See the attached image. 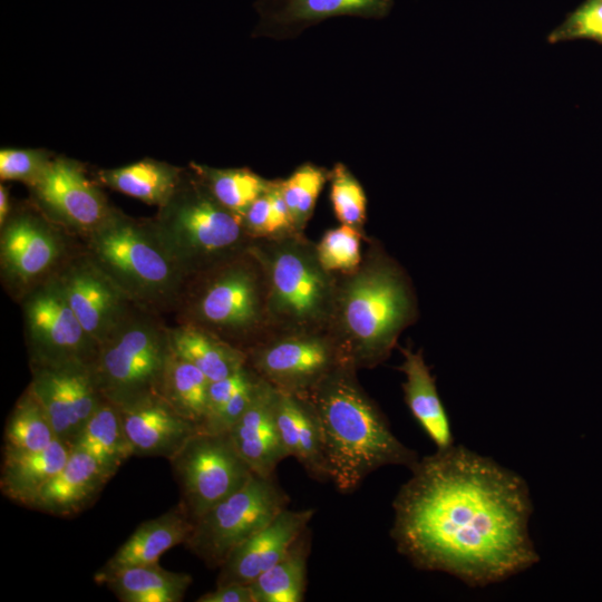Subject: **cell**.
Instances as JSON below:
<instances>
[{
    "instance_id": "obj_23",
    "label": "cell",
    "mask_w": 602,
    "mask_h": 602,
    "mask_svg": "<svg viewBox=\"0 0 602 602\" xmlns=\"http://www.w3.org/2000/svg\"><path fill=\"white\" fill-rule=\"evenodd\" d=\"M404 356L398 369L405 375L402 382L405 402L437 450L454 445L447 411L438 395L435 377L425 362L421 351L400 348Z\"/></svg>"
},
{
    "instance_id": "obj_40",
    "label": "cell",
    "mask_w": 602,
    "mask_h": 602,
    "mask_svg": "<svg viewBox=\"0 0 602 602\" xmlns=\"http://www.w3.org/2000/svg\"><path fill=\"white\" fill-rule=\"evenodd\" d=\"M196 602H254L250 584H220L196 599Z\"/></svg>"
},
{
    "instance_id": "obj_10",
    "label": "cell",
    "mask_w": 602,
    "mask_h": 602,
    "mask_svg": "<svg viewBox=\"0 0 602 602\" xmlns=\"http://www.w3.org/2000/svg\"><path fill=\"white\" fill-rule=\"evenodd\" d=\"M19 302L30 367H91L98 344L75 315L55 275Z\"/></svg>"
},
{
    "instance_id": "obj_30",
    "label": "cell",
    "mask_w": 602,
    "mask_h": 602,
    "mask_svg": "<svg viewBox=\"0 0 602 602\" xmlns=\"http://www.w3.org/2000/svg\"><path fill=\"white\" fill-rule=\"evenodd\" d=\"M210 383L208 378L198 368L172 350L159 395L181 416L201 428L206 412Z\"/></svg>"
},
{
    "instance_id": "obj_17",
    "label": "cell",
    "mask_w": 602,
    "mask_h": 602,
    "mask_svg": "<svg viewBox=\"0 0 602 602\" xmlns=\"http://www.w3.org/2000/svg\"><path fill=\"white\" fill-rule=\"evenodd\" d=\"M314 509L281 511L269 524L234 547L219 567L216 585L250 584L274 565L309 527Z\"/></svg>"
},
{
    "instance_id": "obj_3",
    "label": "cell",
    "mask_w": 602,
    "mask_h": 602,
    "mask_svg": "<svg viewBox=\"0 0 602 602\" xmlns=\"http://www.w3.org/2000/svg\"><path fill=\"white\" fill-rule=\"evenodd\" d=\"M342 363L309 394L318 415L331 482L341 493L355 492L371 473L387 465L412 468L418 454L391 431L377 402Z\"/></svg>"
},
{
    "instance_id": "obj_16",
    "label": "cell",
    "mask_w": 602,
    "mask_h": 602,
    "mask_svg": "<svg viewBox=\"0 0 602 602\" xmlns=\"http://www.w3.org/2000/svg\"><path fill=\"white\" fill-rule=\"evenodd\" d=\"M394 0H256L260 20L254 37L289 39L304 29L334 17L381 19Z\"/></svg>"
},
{
    "instance_id": "obj_25",
    "label": "cell",
    "mask_w": 602,
    "mask_h": 602,
    "mask_svg": "<svg viewBox=\"0 0 602 602\" xmlns=\"http://www.w3.org/2000/svg\"><path fill=\"white\" fill-rule=\"evenodd\" d=\"M95 581L105 584L122 602H178L193 580L187 573L172 572L153 563L97 572Z\"/></svg>"
},
{
    "instance_id": "obj_26",
    "label": "cell",
    "mask_w": 602,
    "mask_h": 602,
    "mask_svg": "<svg viewBox=\"0 0 602 602\" xmlns=\"http://www.w3.org/2000/svg\"><path fill=\"white\" fill-rule=\"evenodd\" d=\"M173 352L198 368L208 380L223 379L246 363V352L216 334L191 324L168 327Z\"/></svg>"
},
{
    "instance_id": "obj_4",
    "label": "cell",
    "mask_w": 602,
    "mask_h": 602,
    "mask_svg": "<svg viewBox=\"0 0 602 602\" xmlns=\"http://www.w3.org/2000/svg\"><path fill=\"white\" fill-rule=\"evenodd\" d=\"M80 240L85 253L136 307L156 314L176 309L188 279L151 220L115 210Z\"/></svg>"
},
{
    "instance_id": "obj_24",
    "label": "cell",
    "mask_w": 602,
    "mask_h": 602,
    "mask_svg": "<svg viewBox=\"0 0 602 602\" xmlns=\"http://www.w3.org/2000/svg\"><path fill=\"white\" fill-rule=\"evenodd\" d=\"M70 450L71 446L59 438L40 450L3 448L1 493L29 507L40 489L64 467Z\"/></svg>"
},
{
    "instance_id": "obj_11",
    "label": "cell",
    "mask_w": 602,
    "mask_h": 602,
    "mask_svg": "<svg viewBox=\"0 0 602 602\" xmlns=\"http://www.w3.org/2000/svg\"><path fill=\"white\" fill-rule=\"evenodd\" d=\"M246 352L247 366L276 390L308 394L347 363L329 331L271 332Z\"/></svg>"
},
{
    "instance_id": "obj_12",
    "label": "cell",
    "mask_w": 602,
    "mask_h": 602,
    "mask_svg": "<svg viewBox=\"0 0 602 602\" xmlns=\"http://www.w3.org/2000/svg\"><path fill=\"white\" fill-rule=\"evenodd\" d=\"M179 503L194 523L253 474L227 434L198 431L169 459Z\"/></svg>"
},
{
    "instance_id": "obj_21",
    "label": "cell",
    "mask_w": 602,
    "mask_h": 602,
    "mask_svg": "<svg viewBox=\"0 0 602 602\" xmlns=\"http://www.w3.org/2000/svg\"><path fill=\"white\" fill-rule=\"evenodd\" d=\"M276 421L289 457H294L314 480L331 482L320 421L310 399L279 391Z\"/></svg>"
},
{
    "instance_id": "obj_20",
    "label": "cell",
    "mask_w": 602,
    "mask_h": 602,
    "mask_svg": "<svg viewBox=\"0 0 602 602\" xmlns=\"http://www.w3.org/2000/svg\"><path fill=\"white\" fill-rule=\"evenodd\" d=\"M114 475L89 453L71 447L64 467L40 489L29 508L68 517L91 505Z\"/></svg>"
},
{
    "instance_id": "obj_9",
    "label": "cell",
    "mask_w": 602,
    "mask_h": 602,
    "mask_svg": "<svg viewBox=\"0 0 602 602\" xmlns=\"http://www.w3.org/2000/svg\"><path fill=\"white\" fill-rule=\"evenodd\" d=\"M290 497L275 475L253 473L237 491L193 523L185 546L210 569H219L231 551L289 507Z\"/></svg>"
},
{
    "instance_id": "obj_22",
    "label": "cell",
    "mask_w": 602,
    "mask_h": 602,
    "mask_svg": "<svg viewBox=\"0 0 602 602\" xmlns=\"http://www.w3.org/2000/svg\"><path fill=\"white\" fill-rule=\"evenodd\" d=\"M192 530L193 522L178 502L166 513L139 524L98 572L157 563L169 548L185 544Z\"/></svg>"
},
{
    "instance_id": "obj_36",
    "label": "cell",
    "mask_w": 602,
    "mask_h": 602,
    "mask_svg": "<svg viewBox=\"0 0 602 602\" xmlns=\"http://www.w3.org/2000/svg\"><path fill=\"white\" fill-rule=\"evenodd\" d=\"M328 182L330 202L337 220L362 231L367 217V196L360 182L342 163H336L329 169Z\"/></svg>"
},
{
    "instance_id": "obj_6",
    "label": "cell",
    "mask_w": 602,
    "mask_h": 602,
    "mask_svg": "<svg viewBox=\"0 0 602 602\" xmlns=\"http://www.w3.org/2000/svg\"><path fill=\"white\" fill-rule=\"evenodd\" d=\"M268 283L272 332L328 331L338 274L320 262L315 244L303 232L253 240Z\"/></svg>"
},
{
    "instance_id": "obj_2",
    "label": "cell",
    "mask_w": 602,
    "mask_h": 602,
    "mask_svg": "<svg viewBox=\"0 0 602 602\" xmlns=\"http://www.w3.org/2000/svg\"><path fill=\"white\" fill-rule=\"evenodd\" d=\"M417 318L408 274L379 243H370L356 270L338 274L328 331L357 370L386 361Z\"/></svg>"
},
{
    "instance_id": "obj_14",
    "label": "cell",
    "mask_w": 602,
    "mask_h": 602,
    "mask_svg": "<svg viewBox=\"0 0 602 602\" xmlns=\"http://www.w3.org/2000/svg\"><path fill=\"white\" fill-rule=\"evenodd\" d=\"M40 212L68 234L85 236L115 211L82 167L67 158L49 162L30 186Z\"/></svg>"
},
{
    "instance_id": "obj_34",
    "label": "cell",
    "mask_w": 602,
    "mask_h": 602,
    "mask_svg": "<svg viewBox=\"0 0 602 602\" xmlns=\"http://www.w3.org/2000/svg\"><path fill=\"white\" fill-rule=\"evenodd\" d=\"M328 179L329 169L310 162L299 165L287 178L279 179L295 231L303 232L305 229Z\"/></svg>"
},
{
    "instance_id": "obj_15",
    "label": "cell",
    "mask_w": 602,
    "mask_h": 602,
    "mask_svg": "<svg viewBox=\"0 0 602 602\" xmlns=\"http://www.w3.org/2000/svg\"><path fill=\"white\" fill-rule=\"evenodd\" d=\"M86 332L101 343L136 307L82 249L54 274Z\"/></svg>"
},
{
    "instance_id": "obj_41",
    "label": "cell",
    "mask_w": 602,
    "mask_h": 602,
    "mask_svg": "<svg viewBox=\"0 0 602 602\" xmlns=\"http://www.w3.org/2000/svg\"><path fill=\"white\" fill-rule=\"evenodd\" d=\"M10 201L7 187L0 186V226H2L10 216Z\"/></svg>"
},
{
    "instance_id": "obj_7",
    "label": "cell",
    "mask_w": 602,
    "mask_h": 602,
    "mask_svg": "<svg viewBox=\"0 0 602 602\" xmlns=\"http://www.w3.org/2000/svg\"><path fill=\"white\" fill-rule=\"evenodd\" d=\"M151 222L187 279L246 251L253 241L243 217L222 205L194 171L183 172Z\"/></svg>"
},
{
    "instance_id": "obj_33",
    "label": "cell",
    "mask_w": 602,
    "mask_h": 602,
    "mask_svg": "<svg viewBox=\"0 0 602 602\" xmlns=\"http://www.w3.org/2000/svg\"><path fill=\"white\" fill-rule=\"evenodd\" d=\"M57 439L54 427L29 388L16 401L4 427V449L40 450Z\"/></svg>"
},
{
    "instance_id": "obj_37",
    "label": "cell",
    "mask_w": 602,
    "mask_h": 602,
    "mask_svg": "<svg viewBox=\"0 0 602 602\" xmlns=\"http://www.w3.org/2000/svg\"><path fill=\"white\" fill-rule=\"evenodd\" d=\"M363 231L341 224L326 231L315 244L321 264L332 273H348L356 270L361 261Z\"/></svg>"
},
{
    "instance_id": "obj_18",
    "label": "cell",
    "mask_w": 602,
    "mask_h": 602,
    "mask_svg": "<svg viewBox=\"0 0 602 602\" xmlns=\"http://www.w3.org/2000/svg\"><path fill=\"white\" fill-rule=\"evenodd\" d=\"M117 406V405H116ZM135 456L168 460L200 428L181 416L161 395L153 394L118 406Z\"/></svg>"
},
{
    "instance_id": "obj_19",
    "label": "cell",
    "mask_w": 602,
    "mask_h": 602,
    "mask_svg": "<svg viewBox=\"0 0 602 602\" xmlns=\"http://www.w3.org/2000/svg\"><path fill=\"white\" fill-rule=\"evenodd\" d=\"M278 394L261 378L249 406L227 433L241 458L262 476L274 475L278 465L289 457L276 421Z\"/></svg>"
},
{
    "instance_id": "obj_35",
    "label": "cell",
    "mask_w": 602,
    "mask_h": 602,
    "mask_svg": "<svg viewBox=\"0 0 602 602\" xmlns=\"http://www.w3.org/2000/svg\"><path fill=\"white\" fill-rule=\"evenodd\" d=\"M243 222L252 240L298 232L282 197L279 179H273L271 187L251 204L243 216Z\"/></svg>"
},
{
    "instance_id": "obj_1",
    "label": "cell",
    "mask_w": 602,
    "mask_h": 602,
    "mask_svg": "<svg viewBox=\"0 0 602 602\" xmlns=\"http://www.w3.org/2000/svg\"><path fill=\"white\" fill-rule=\"evenodd\" d=\"M410 470L392 503L390 535L415 567L482 588L538 562L530 491L518 474L455 445Z\"/></svg>"
},
{
    "instance_id": "obj_29",
    "label": "cell",
    "mask_w": 602,
    "mask_h": 602,
    "mask_svg": "<svg viewBox=\"0 0 602 602\" xmlns=\"http://www.w3.org/2000/svg\"><path fill=\"white\" fill-rule=\"evenodd\" d=\"M71 447L89 453L113 475L134 455L119 408L108 400L97 407L75 437Z\"/></svg>"
},
{
    "instance_id": "obj_31",
    "label": "cell",
    "mask_w": 602,
    "mask_h": 602,
    "mask_svg": "<svg viewBox=\"0 0 602 602\" xmlns=\"http://www.w3.org/2000/svg\"><path fill=\"white\" fill-rule=\"evenodd\" d=\"M192 169L222 205L242 217L251 204L273 183L246 167L213 168L192 164Z\"/></svg>"
},
{
    "instance_id": "obj_27",
    "label": "cell",
    "mask_w": 602,
    "mask_h": 602,
    "mask_svg": "<svg viewBox=\"0 0 602 602\" xmlns=\"http://www.w3.org/2000/svg\"><path fill=\"white\" fill-rule=\"evenodd\" d=\"M311 531L307 527L288 552L250 583L254 602H301L304 600Z\"/></svg>"
},
{
    "instance_id": "obj_39",
    "label": "cell",
    "mask_w": 602,
    "mask_h": 602,
    "mask_svg": "<svg viewBox=\"0 0 602 602\" xmlns=\"http://www.w3.org/2000/svg\"><path fill=\"white\" fill-rule=\"evenodd\" d=\"M586 38L602 41V0H586L548 37L551 42Z\"/></svg>"
},
{
    "instance_id": "obj_32",
    "label": "cell",
    "mask_w": 602,
    "mask_h": 602,
    "mask_svg": "<svg viewBox=\"0 0 602 602\" xmlns=\"http://www.w3.org/2000/svg\"><path fill=\"white\" fill-rule=\"evenodd\" d=\"M29 388L45 409L57 438L71 446L77 436L65 367H30Z\"/></svg>"
},
{
    "instance_id": "obj_13",
    "label": "cell",
    "mask_w": 602,
    "mask_h": 602,
    "mask_svg": "<svg viewBox=\"0 0 602 602\" xmlns=\"http://www.w3.org/2000/svg\"><path fill=\"white\" fill-rule=\"evenodd\" d=\"M67 234L41 212H11L0 231V272L16 301L54 275L75 251Z\"/></svg>"
},
{
    "instance_id": "obj_38",
    "label": "cell",
    "mask_w": 602,
    "mask_h": 602,
    "mask_svg": "<svg viewBox=\"0 0 602 602\" xmlns=\"http://www.w3.org/2000/svg\"><path fill=\"white\" fill-rule=\"evenodd\" d=\"M50 161L42 151L3 148L0 152V178L21 181L32 186Z\"/></svg>"
},
{
    "instance_id": "obj_8",
    "label": "cell",
    "mask_w": 602,
    "mask_h": 602,
    "mask_svg": "<svg viewBox=\"0 0 602 602\" xmlns=\"http://www.w3.org/2000/svg\"><path fill=\"white\" fill-rule=\"evenodd\" d=\"M171 351L168 327L158 314L134 307L98 344L90 368L99 392L117 406L159 395Z\"/></svg>"
},
{
    "instance_id": "obj_5",
    "label": "cell",
    "mask_w": 602,
    "mask_h": 602,
    "mask_svg": "<svg viewBox=\"0 0 602 602\" xmlns=\"http://www.w3.org/2000/svg\"><path fill=\"white\" fill-rule=\"evenodd\" d=\"M175 310L243 351L272 332L265 272L249 249L190 278Z\"/></svg>"
},
{
    "instance_id": "obj_28",
    "label": "cell",
    "mask_w": 602,
    "mask_h": 602,
    "mask_svg": "<svg viewBox=\"0 0 602 602\" xmlns=\"http://www.w3.org/2000/svg\"><path fill=\"white\" fill-rule=\"evenodd\" d=\"M183 169L154 159H143L99 173L104 184L125 195L158 207L176 191Z\"/></svg>"
}]
</instances>
